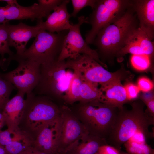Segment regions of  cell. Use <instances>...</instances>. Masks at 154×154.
Returning a JSON list of instances; mask_svg holds the SVG:
<instances>
[{
  "instance_id": "obj_1",
  "label": "cell",
  "mask_w": 154,
  "mask_h": 154,
  "mask_svg": "<svg viewBox=\"0 0 154 154\" xmlns=\"http://www.w3.org/2000/svg\"><path fill=\"white\" fill-rule=\"evenodd\" d=\"M145 104L140 100L131 104L130 110L123 107L118 108L114 127L106 139L109 145L120 151L122 145L136 134L140 133L146 139L153 137L149 130L154 124V118L145 110Z\"/></svg>"
},
{
  "instance_id": "obj_2",
  "label": "cell",
  "mask_w": 154,
  "mask_h": 154,
  "mask_svg": "<svg viewBox=\"0 0 154 154\" xmlns=\"http://www.w3.org/2000/svg\"><path fill=\"white\" fill-rule=\"evenodd\" d=\"M138 27L136 15L131 5L119 19L101 29L92 44L104 56L116 57Z\"/></svg>"
},
{
  "instance_id": "obj_3",
  "label": "cell",
  "mask_w": 154,
  "mask_h": 154,
  "mask_svg": "<svg viewBox=\"0 0 154 154\" xmlns=\"http://www.w3.org/2000/svg\"><path fill=\"white\" fill-rule=\"evenodd\" d=\"M60 112L50 98L32 92L26 94L19 127L35 141L44 126L58 118Z\"/></svg>"
},
{
  "instance_id": "obj_4",
  "label": "cell",
  "mask_w": 154,
  "mask_h": 154,
  "mask_svg": "<svg viewBox=\"0 0 154 154\" xmlns=\"http://www.w3.org/2000/svg\"><path fill=\"white\" fill-rule=\"evenodd\" d=\"M40 78L33 92L37 95L64 100L73 77V70L67 66L65 60H57L41 64Z\"/></svg>"
},
{
  "instance_id": "obj_5",
  "label": "cell",
  "mask_w": 154,
  "mask_h": 154,
  "mask_svg": "<svg viewBox=\"0 0 154 154\" xmlns=\"http://www.w3.org/2000/svg\"><path fill=\"white\" fill-rule=\"evenodd\" d=\"M66 62L69 68L79 74L82 80L100 85L117 81H129L134 77L123 65L116 72H110L86 54L81 55L75 59H68Z\"/></svg>"
},
{
  "instance_id": "obj_6",
  "label": "cell",
  "mask_w": 154,
  "mask_h": 154,
  "mask_svg": "<svg viewBox=\"0 0 154 154\" xmlns=\"http://www.w3.org/2000/svg\"><path fill=\"white\" fill-rule=\"evenodd\" d=\"M67 31L57 33L41 30L31 46L21 56L14 54L11 57V60H28L42 64L57 60Z\"/></svg>"
},
{
  "instance_id": "obj_7",
  "label": "cell",
  "mask_w": 154,
  "mask_h": 154,
  "mask_svg": "<svg viewBox=\"0 0 154 154\" xmlns=\"http://www.w3.org/2000/svg\"><path fill=\"white\" fill-rule=\"evenodd\" d=\"M131 3V0H96L92 12L85 18L84 23L91 26L85 35L87 44H92L101 29L121 18Z\"/></svg>"
},
{
  "instance_id": "obj_8",
  "label": "cell",
  "mask_w": 154,
  "mask_h": 154,
  "mask_svg": "<svg viewBox=\"0 0 154 154\" xmlns=\"http://www.w3.org/2000/svg\"><path fill=\"white\" fill-rule=\"evenodd\" d=\"M118 108L96 100L85 103L80 111L90 134L106 139L115 123Z\"/></svg>"
},
{
  "instance_id": "obj_9",
  "label": "cell",
  "mask_w": 154,
  "mask_h": 154,
  "mask_svg": "<svg viewBox=\"0 0 154 154\" xmlns=\"http://www.w3.org/2000/svg\"><path fill=\"white\" fill-rule=\"evenodd\" d=\"M85 17H78V23L72 25L65 35L62 50L57 61L66 59H75L80 55L85 54L91 57L103 67L107 65L100 59L96 50L91 48L82 37L80 31L81 25L84 23Z\"/></svg>"
},
{
  "instance_id": "obj_10",
  "label": "cell",
  "mask_w": 154,
  "mask_h": 154,
  "mask_svg": "<svg viewBox=\"0 0 154 154\" xmlns=\"http://www.w3.org/2000/svg\"><path fill=\"white\" fill-rule=\"evenodd\" d=\"M15 61L18 63L17 67L2 74V76L14 86L18 91L26 94L31 93L39 82L41 64L28 60L18 59Z\"/></svg>"
},
{
  "instance_id": "obj_11",
  "label": "cell",
  "mask_w": 154,
  "mask_h": 154,
  "mask_svg": "<svg viewBox=\"0 0 154 154\" xmlns=\"http://www.w3.org/2000/svg\"><path fill=\"white\" fill-rule=\"evenodd\" d=\"M60 111L61 125L57 152H66L82 137L90 133L68 107L63 106Z\"/></svg>"
},
{
  "instance_id": "obj_12",
  "label": "cell",
  "mask_w": 154,
  "mask_h": 154,
  "mask_svg": "<svg viewBox=\"0 0 154 154\" xmlns=\"http://www.w3.org/2000/svg\"><path fill=\"white\" fill-rule=\"evenodd\" d=\"M37 21V25L34 26H29L22 22L16 25L7 23L9 45L15 48V55H22L27 49L26 46L29 41L35 37L42 30L40 22Z\"/></svg>"
},
{
  "instance_id": "obj_13",
  "label": "cell",
  "mask_w": 154,
  "mask_h": 154,
  "mask_svg": "<svg viewBox=\"0 0 154 154\" xmlns=\"http://www.w3.org/2000/svg\"><path fill=\"white\" fill-rule=\"evenodd\" d=\"M49 14L38 3L24 7L19 4L0 7V24L10 21L30 19L31 21L42 19Z\"/></svg>"
},
{
  "instance_id": "obj_14",
  "label": "cell",
  "mask_w": 154,
  "mask_h": 154,
  "mask_svg": "<svg viewBox=\"0 0 154 154\" xmlns=\"http://www.w3.org/2000/svg\"><path fill=\"white\" fill-rule=\"evenodd\" d=\"M154 52L153 40L138 27L133 32L125 46L117 54L116 57L120 61L128 54L146 55L151 58Z\"/></svg>"
},
{
  "instance_id": "obj_15",
  "label": "cell",
  "mask_w": 154,
  "mask_h": 154,
  "mask_svg": "<svg viewBox=\"0 0 154 154\" xmlns=\"http://www.w3.org/2000/svg\"><path fill=\"white\" fill-rule=\"evenodd\" d=\"M61 125L60 115L55 120L45 125L35 140L33 146L49 154L57 152Z\"/></svg>"
},
{
  "instance_id": "obj_16",
  "label": "cell",
  "mask_w": 154,
  "mask_h": 154,
  "mask_svg": "<svg viewBox=\"0 0 154 154\" xmlns=\"http://www.w3.org/2000/svg\"><path fill=\"white\" fill-rule=\"evenodd\" d=\"M69 0H63L47 17L45 21L42 19L38 20L40 22L41 30L52 33H59L63 31L68 30L72 25L69 19L71 17L68 12L67 5Z\"/></svg>"
},
{
  "instance_id": "obj_17",
  "label": "cell",
  "mask_w": 154,
  "mask_h": 154,
  "mask_svg": "<svg viewBox=\"0 0 154 154\" xmlns=\"http://www.w3.org/2000/svg\"><path fill=\"white\" fill-rule=\"evenodd\" d=\"M131 6L136 15L139 28L153 40L154 0H131Z\"/></svg>"
},
{
  "instance_id": "obj_18",
  "label": "cell",
  "mask_w": 154,
  "mask_h": 154,
  "mask_svg": "<svg viewBox=\"0 0 154 154\" xmlns=\"http://www.w3.org/2000/svg\"><path fill=\"white\" fill-rule=\"evenodd\" d=\"M25 94L18 91L16 95L5 105L2 113L7 128L13 130L19 128V125L24 107Z\"/></svg>"
},
{
  "instance_id": "obj_19",
  "label": "cell",
  "mask_w": 154,
  "mask_h": 154,
  "mask_svg": "<svg viewBox=\"0 0 154 154\" xmlns=\"http://www.w3.org/2000/svg\"><path fill=\"white\" fill-rule=\"evenodd\" d=\"M100 86V88L102 93L100 102L119 108L123 107L129 101L121 81L114 82Z\"/></svg>"
},
{
  "instance_id": "obj_20",
  "label": "cell",
  "mask_w": 154,
  "mask_h": 154,
  "mask_svg": "<svg viewBox=\"0 0 154 154\" xmlns=\"http://www.w3.org/2000/svg\"><path fill=\"white\" fill-rule=\"evenodd\" d=\"M107 144L106 139L89 133L82 137L65 152L70 154H95L101 146Z\"/></svg>"
},
{
  "instance_id": "obj_21",
  "label": "cell",
  "mask_w": 154,
  "mask_h": 154,
  "mask_svg": "<svg viewBox=\"0 0 154 154\" xmlns=\"http://www.w3.org/2000/svg\"><path fill=\"white\" fill-rule=\"evenodd\" d=\"M133 137L123 144L126 152L131 154H154V149L146 142V139L141 133L138 134L137 139Z\"/></svg>"
},
{
  "instance_id": "obj_22",
  "label": "cell",
  "mask_w": 154,
  "mask_h": 154,
  "mask_svg": "<svg viewBox=\"0 0 154 154\" xmlns=\"http://www.w3.org/2000/svg\"><path fill=\"white\" fill-rule=\"evenodd\" d=\"M79 101L86 103L97 100L100 101L102 93L98 84L82 80Z\"/></svg>"
},
{
  "instance_id": "obj_23",
  "label": "cell",
  "mask_w": 154,
  "mask_h": 154,
  "mask_svg": "<svg viewBox=\"0 0 154 154\" xmlns=\"http://www.w3.org/2000/svg\"><path fill=\"white\" fill-rule=\"evenodd\" d=\"M34 141L32 138L23 132L4 148L7 154H19L33 146Z\"/></svg>"
},
{
  "instance_id": "obj_24",
  "label": "cell",
  "mask_w": 154,
  "mask_h": 154,
  "mask_svg": "<svg viewBox=\"0 0 154 154\" xmlns=\"http://www.w3.org/2000/svg\"><path fill=\"white\" fill-rule=\"evenodd\" d=\"M73 71V76L68 91L64 99L66 102L71 104L79 101L80 90L82 82L79 74L75 71Z\"/></svg>"
},
{
  "instance_id": "obj_25",
  "label": "cell",
  "mask_w": 154,
  "mask_h": 154,
  "mask_svg": "<svg viewBox=\"0 0 154 154\" xmlns=\"http://www.w3.org/2000/svg\"><path fill=\"white\" fill-rule=\"evenodd\" d=\"M15 88L14 86L0 73V112H2L5 105L10 99L11 93Z\"/></svg>"
},
{
  "instance_id": "obj_26",
  "label": "cell",
  "mask_w": 154,
  "mask_h": 154,
  "mask_svg": "<svg viewBox=\"0 0 154 154\" xmlns=\"http://www.w3.org/2000/svg\"><path fill=\"white\" fill-rule=\"evenodd\" d=\"M7 23L0 24V55L2 58H5L6 54H8L9 57L14 54L9 48Z\"/></svg>"
},
{
  "instance_id": "obj_27",
  "label": "cell",
  "mask_w": 154,
  "mask_h": 154,
  "mask_svg": "<svg viewBox=\"0 0 154 154\" xmlns=\"http://www.w3.org/2000/svg\"><path fill=\"white\" fill-rule=\"evenodd\" d=\"M151 57L146 55H132L130 61L133 67L139 71L147 69L151 65Z\"/></svg>"
},
{
  "instance_id": "obj_28",
  "label": "cell",
  "mask_w": 154,
  "mask_h": 154,
  "mask_svg": "<svg viewBox=\"0 0 154 154\" xmlns=\"http://www.w3.org/2000/svg\"><path fill=\"white\" fill-rule=\"evenodd\" d=\"M23 133V132L19 128L15 130L7 128L4 131L0 130V146L4 147Z\"/></svg>"
},
{
  "instance_id": "obj_29",
  "label": "cell",
  "mask_w": 154,
  "mask_h": 154,
  "mask_svg": "<svg viewBox=\"0 0 154 154\" xmlns=\"http://www.w3.org/2000/svg\"><path fill=\"white\" fill-rule=\"evenodd\" d=\"M73 11L70 14L71 17H76L78 12L83 8L89 6L93 9L96 0H71Z\"/></svg>"
},
{
  "instance_id": "obj_30",
  "label": "cell",
  "mask_w": 154,
  "mask_h": 154,
  "mask_svg": "<svg viewBox=\"0 0 154 154\" xmlns=\"http://www.w3.org/2000/svg\"><path fill=\"white\" fill-rule=\"evenodd\" d=\"M141 100L147 107L146 112L150 116L154 118V96L153 94L149 95L143 94L140 98Z\"/></svg>"
},
{
  "instance_id": "obj_31",
  "label": "cell",
  "mask_w": 154,
  "mask_h": 154,
  "mask_svg": "<svg viewBox=\"0 0 154 154\" xmlns=\"http://www.w3.org/2000/svg\"><path fill=\"white\" fill-rule=\"evenodd\" d=\"M137 86L140 91L144 92L150 91L154 87L153 82L149 78L144 76L139 78L137 81Z\"/></svg>"
},
{
  "instance_id": "obj_32",
  "label": "cell",
  "mask_w": 154,
  "mask_h": 154,
  "mask_svg": "<svg viewBox=\"0 0 154 154\" xmlns=\"http://www.w3.org/2000/svg\"><path fill=\"white\" fill-rule=\"evenodd\" d=\"M124 87L129 101L138 97L140 90L137 86L132 83H128Z\"/></svg>"
},
{
  "instance_id": "obj_33",
  "label": "cell",
  "mask_w": 154,
  "mask_h": 154,
  "mask_svg": "<svg viewBox=\"0 0 154 154\" xmlns=\"http://www.w3.org/2000/svg\"><path fill=\"white\" fill-rule=\"evenodd\" d=\"M120 151L114 147L107 144L101 146L98 153L99 154H120Z\"/></svg>"
},
{
  "instance_id": "obj_34",
  "label": "cell",
  "mask_w": 154,
  "mask_h": 154,
  "mask_svg": "<svg viewBox=\"0 0 154 154\" xmlns=\"http://www.w3.org/2000/svg\"><path fill=\"white\" fill-rule=\"evenodd\" d=\"M19 154H49L40 151L33 146L30 147Z\"/></svg>"
},
{
  "instance_id": "obj_35",
  "label": "cell",
  "mask_w": 154,
  "mask_h": 154,
  "mask_svg": "<svg viewBox=\"0 0 154 154\" xmlns=\"http://www.w3.org/2000/svg\"><path fill=\"white\" fill-rule=\"evenodd\" d=\"M10 62L7 58H0V67L3 69H6L9 65Z\"/></svg>"
},
{
  "instance_id": "obj_36",
  "label": "cell",
  "mask_w": 154,
  "mask_h": 154,
  "mask_svg": "<svg viewBox=\"0 0 154 154\" xmlns=\"http://www.w3.org/2000/svg\"><path fill=\"white\" fill-rule=\"evenodd\" d=\"M0 1L6 2L8 5L9 6H16L19 5L17 0H2Z\"/></svg>"
},
{
  "instance_id": "obj_37",
  "label": "cell",
  "mask_w": 154,
  "mask_h": 154,
  "mask_svg": "<svg viewBox=\"0 0 154 154\" xmlns=\"http://www.w3.org/2000/svg\"><path fill=\"white\" fill-rule=\"evenodd\" d=\"M5 125V122L4 116L2 112H0V130Z\"/></svg>"
},
{
  "instance_id": "obj_38",
  "label": "cell",
  "mask_w": 154,
  "mask_h": 154,
  "mask_svg": "<svg viewBox=\"0 0 154 154\" xmlns=\"http://www.w3.org/2000/svg\"><path fill=\"white\" fill-rule=\"evenodd\" d=\"M0 154H7L4 148L0 146Z\"/></svg>"
},
{
  "instance_id": "obj_39",
  "label": "cell",
  "mask_w": 154,
  "mask_h": 154,
  "mask_svg": "<svg viewBox=\"0 0 154 154\" xmlns=\"http://www.w3.org/2000/svg\"><path fill=\"white\" fill-rule=\"evenodd\" d=\"M56 154H70L65 152L57 151Z\"/></svg>"
},
{
  "instance_id": "obj_40",
  "label": "cell",
  "mask_w": 154,
  "mask_h": 154,
  "mask_svg": "<svg viewBox=\"0 0 154 154\" xmlns=\"http://www.w3.org/2000/svg\"><path fill=\"white\" fill-rule=\"evenodd\" d=\"M120 154H131L127 153V152H126L121 151H120Z\"/></svg>"
},
{
  "instance_id": "obj_41",
  "label": "cell",
  "mask_w": 154,
  "mask_h": 154,
  "mask_svg": "<svg viewBox=\"0 0 154 154\" xmlns=\"http://www.w3.org/2000/svg\"><path fill=\"white\" fill-rule=\"evenodd\" d=\"M95 154H99L98 152L96 153H95Z\"/></svg>"
}]
</instances>
